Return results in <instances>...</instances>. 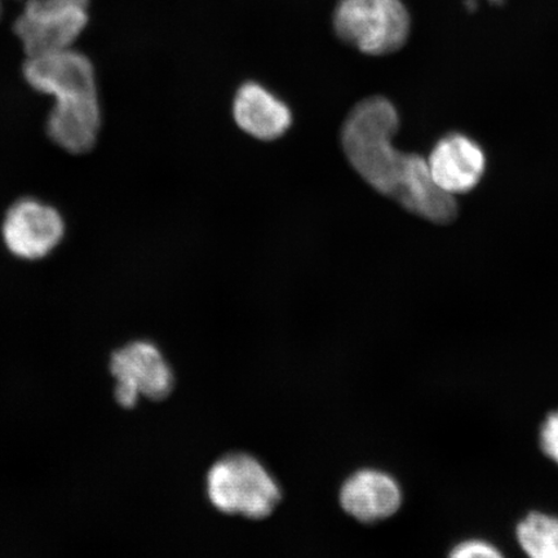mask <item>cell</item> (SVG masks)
I'll return each mask as SVG.
<instances>
[{"label": "cell", "mask_w": 558, "mask_h": 558, "mask_svg": "<svg viewBox=\"0 0 558 558\" xmlns=\"http://www.w3.org/2000/svg\"><path fill=\"white\" fill-rule=\"evenodd\" d=\"M399 125V113L386 97H367L355 105L341 130L349 163L376 192L411 214L449 225L457 219L456 198L432 181L427 159L396 149L392 138Z\"/></svg>", "instance_id": "cell-1"}, {"label": "cell", "mask_w": 558, "mask_h": 558, "mask_svg": "<svg viewBox=\"0 0 558 558\" xmlns=\"http://www.w3.org/2000/svg\"><path fill=\"white\" fill-rule=\"evenodd\" d=\"M24 78L54 97L46 132L54 144L70 153L94 148L102 124V111L93 62L78 51L66 50L26 59Z\"/></svg>", "instance_id": "cell-2"}, {"label": "cell", "mask_w": 558, "mask_h": 558, "mask_svg": "<svg viewBox=\"0 0 558 558\" xmlns=\"http://www.w3.org/2000/svg\"><path fill=\"white\" fill-rule=\"evenodd\" d=\"M207 497L221 513L251 520L269 518L281 501V487L248 453H229L207 473Z\"/></svg>", "instance_id": "cell-3"}, {"label": "cell", "mask_w": 558, "mask_h": 558, "mask_svg": "<svg viewBox=\"0 0 558 558\" xmlns=\"http://www.w3.org/2000/svg\"><path fill=\"white\" fill-rule=\"evenodd\" d=\"M333 27L345 44L367 54L383 56L407 44L411 19L401 0H340Z\"/></svg>", "instance_id": "cell-4"}, {"label": "cell", "mask_w": 558, "mask_h": 558, "mask_svg": "<svg viewBox=\"0 0 558 558\" xmlns=\"http://www.w3.org/2000/svg\"><path fill=\"white\" fill-rule=\"evenodd\" d=\"M89 0H26L13 33L26 59L72 50L88 24Z\"/></svg>", "instance_id": "cell-5"}, {"label": "cell", "mask_w": 558, "mask_h": 558, "mask_svg": "<svg viewBox=\"0 0 558 558\" xmlns=\"http://www.w3.org/2000/svg\"><path fill=\"white\" fill-rule=\"evenodd\" d=\"M110 373L117 380L114 396L124 409L136 407L140 397L162 401L172 393L173 373L162 352L146 340L131 341L110 359Z\"/></svg>", "instance_id": "cell-6"}, {"label": "cell", "mask_w": 558, "mask_h": 558, "mask_svg": "<svg viewBox=\"0 0 558 558\" xmlns=\"http://www.w3.org/2000/svg\"><path fill=\"white\" fill-rule=\"evenodd\" d=\"M65 220L54 206L35 197H21L7 209L2 239L21 259H41L64 239Z\"/></svg>", "instance_id": "cell-7"}, {"label": "cell", "mask_w": 558, "mask_h": 558, "mask_svg": "<svg viewBox=\"0 0 558 558\" xmlns=\"http://www.w3.org/2000/svg\"><path fill=\"white\" fill-rule=\"evenodd\" d=\"M427 162L432 181L452 197L474 190L486 169L484 150L472 138L460 134L439 140Z\"/></svg>", "instance_id": "cell-8"}, {"label": "cell", "mask_w": 558, "mask_h": 558, "mask_svg": "<svg viewBox=\"0 0 558 558\" xmlns=\"http://www.w3.org/2000/svg\"><path fill=\"white\" fill-rule=\"evenodd\" d=\"M340 506L362 523H375L392 518L402 505L399 483L388 473L361 470L351 474L340 488Z\"/></svg>", "instance_id": "cell-9"}, {"label": "cell", "mask_w": 558, "mask_h": 558, "mask_svg": "<svg viewBox=\"0 0 558 558\" xmlns=\"http://www.w3.org/2000/svg\"><path fill=\"white\" fill-rule=\"evenodd\" d=\"M233 116L242 131L262 142L281 137L292 123L288 105L254 82L244 83L236 93Z\"/></svg>", "instance_id": "cell-10"}, {"label": "cell", "mask_w": 558, "mask_h": 558, "mask_svg": "<svg viewBox=\"0 0 558 558\" xmlns=\"http://www.w3.org/2000/svg\"><path fill=\"white\" fill-rule=\"evenodd\" d=\"M518 538L529 558H558V519L553 515L529 514L520 522Z\"/></svg>", "instance_id": "cell-11"}, {"label": "cell", "mask_w": 558, "mask_h": 558, "mask_svg": "<svg viewBox=\"0 0 558 558\" xmlns=\"http://www.w3.org/2000/svg\"><path fill=\"white\" fill-rule=\"evenodd\" d=\"M449 558H505L499 550L483 541H466L451 550Z\"/></svg>", "instance_id": "cell-12"}, {"label": "cell", "mask_w": 558, "mask_h": 558, "mask_svg": "<svg viewBox=\"0 0 558 558\" xmlns=\"http://www.w3.org/2000/svg\"><path fill=\"white\" fill-rule=\"evenodd\" d=\"M541 446L544 453L558 464V410L549 414L543 424Z\"/></svg>", "instance_id": "cell-13"}, {"label": "cell", "mask_w": 558, "mask_h": 558, "mask_svg": "<svg viewBox=\"0 0 558 558\" xmlns=\"http://www.w3.org/2000/svg\"><path fill=\"white\" fill-rule=\"evenodd\" d=\"M3 7H2V0H0V17H2Z\"/></svg>", "instance_id": "cell-14"}]
</instances>
